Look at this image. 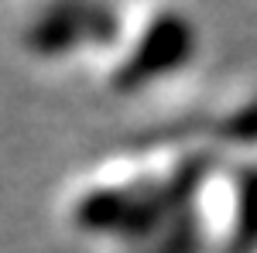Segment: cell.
Segmentation results:
<instances>
[{
    "label": "cell",
    "instance_id": "obj_1",
    "mask_svg": "<svg viewBox=\"0 0 257 253\" xmlns=\"http://www.w3.org/2000/svg\"><path fill=\"white\" fill-rule=\"evenodd\" d=\"M199 52V28L175 0H134L120 7V24L103 52L99 76L113 96H131L189 69Z\"/></svg>",
    "mask_w": 257,
    "mask_h": 253
},
{
    "label": "cell",
    "instance_id": "obj_2",
    "mask_svg": "<svg viewBox=\"0 0 257 253\" xmlns=\"http://www.w3.org/2000/svg\"><path fill=\"white\" fill-rule=\"evenodd\" d=\"M120 24V4L110 0H28L18 24L21 48L41 62L96 55L110 48Z\"/></svg>",
    "mask_w": 257,
    "mask_h": 253
}]
</instances>
